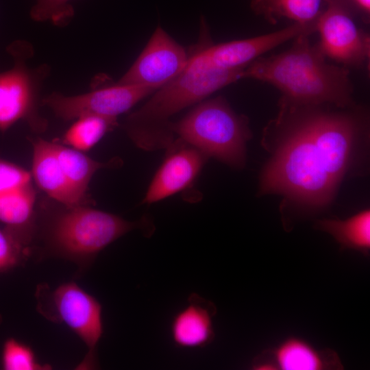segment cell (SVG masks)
Wrapping results in <instances>:
<instances>
[{"label": "cell", "mask_w": 370, "mask_h": 370, "mask_svg": "<svg viewBox=\"0 0 370 370\" xmlns=\"http://www.w3.org/2000/svg\"><path fill=\"white\" fill-rule=\"evenodd\" d=\"M369 116L356 105L303 104L281 97L279 111L264 130L271 157L260 177L259 194H278L319 209L339 186L367 143Z\"/></svg>", "instance_id": "cell-1"}, {"label": "cell", "mask_w": 370, "mask_h": 370, "mask_svg": "<svg viewBox=\"0 0 370 370\" xmlns=\"http://www.w3.org/2000/svg\"><path fill=\"white\" fill-rule=\"evenodd\" d=\"M309 36H297L282 53L258 58L243 69L241 78L270 84L281 91L282 97L298 103L338 108L355 105L348 68L328 62Z\"/></svg>", "instance_id": "cell-2"}, {"label": "cell", "mask_w": 370, "mask_h": 370, "mask_svg": "<svg viewBox=\"0 0 370 370\" xmlns=\"http://www.w3.org/2000/svg\"><path fill=\"white\" fill-rule=\"evenodd\" d=\"M243 69L214 68L201 50L197 51L190 56L185 67L175 77L156 90L141 108L127 116L123 124L126 134L141 149L153 151L166 149L175 140V134L169 128V119L241 79Z\"/></svg>", "instance_id": "cell-3"}, {"label": "cell", "mask_w": 370, "mask_h": 370, "mask_svg": "<svg viewBox=\"0 0 370 370\" xmlns=\"http://www.w3.org/2000/svg\"><path fill=\"white\" fill-rule=\"evenodd\" d=\"M64 207L45 222L44 256L70 261L81 271L88 269L103 249L127 233L136 229L147 234L153 231L147 217L130 221L90 206Z\"/></svg>", "instance_id": "cell-4"}, {"label": "cell", "mask_w": 370, "mask_h": 370, "mask_svg": "<svg viewBox=\"0 0 370 370\" xmlns=\"http://www.w3.org/2000/svg\"><path fill=\"white\" fill-rule=\"evenodd\" d=\"M169 128L208 158L234 169L244 167L247 143L252 136L249 119L235 112L224 97L201 102L180 120L171 121Z\"/></svg>", "instance_id": "cell-5"}, {"label": "cell", "mask_w": 370, "mask_h": 370, "mask_svg": "<svg viewBox=\"0 0 370 370\" xmlns=\"http://www.w3.org/2000/svg\"><path fill=\"white\" fill-rule=\"evenodd\" d=\"M35 297L36 310L42 317L66 325L86 346L88 352L76 369H95L97 345L103 334L102 306L98 299L73 281L54 288L39 284Z\"/></svg>", "instance_id": "cell-6"}, {"label": "cell", "mask_w": 370, "mask_h": 370, "mask_svg": "<svg viewBox=\"0 0 370 370\" xmlns=\"http://www.w3.org/2000/svg\"><path fill=\"white\" fill-rule=\"evenodd\" d=\"M6 49L13 59V66L0 73V131L5 132L17 121H23L32 131L43 132L48 122L40 115L38 103L50 66L47 64L28 66L27 61L34 53L28 41L15 40Z\"/></svg>", "instance_id": "cell-7"}, {"label": "cell", "mask_w": 370, "mask_h": 370, "mask_svg": "<svg viewBox=\"0 0 370 370\" xmlns=\"http://www.w3.org/2000/svg\"><path fill=\"white\" fill-rule=\"evenodd\" d=\"M156 90L153 87L141 85L115 83L98 86L93 83L91 90L78 95L66 96L53 92L41 100V104L66 121L86 114L117 118Z\"/></svg>", "instance_id": "cell-8"}, {"label": "cell", "mask_w": 370, "mask_h": 370, "mask_svg": "<svg viewBox=\"0 0 370 370\" xmlns=\"http://www.w3.org/2000/svg\"><path fill=\"white\" fill-rule=\"evenodd\" d=\"M326 8L316 21L321 51L345 67L360 66L369 59V36L358 27L345 0H324Z\"/></svg>", "instance_id": "cell-9"}, {"label": "cell", "mask_w": 370, "mask_h": 370, "mask_svg": "<svg viewBox=\"0 0 370 370\" xmlns=\"http://www.w3.org/2000/svg\"><path fill=\"white\" fill-rule=\"evenodd\" d=\"M189 58L182 45L158 27L136 60L116 83L158 90L183 70Z\"/></svg>", "instance_id": "cell-10"}, {"label": "cell", "mask_w": 370, "mask_h": 370, "mask_svg": "<svg viewBox=\"0 0 370 370\" xmlns=\"http://www.w3.org/2000/svg\"><path fill=\"white\" fill-rule=\"evenodd\" d=\"M167 153L155 173L142 204H151L190 187L208 158L180 138L166 148Z\"/></svg>", "instance_id": "cell-11"}, {"label": "cell", "mask_w": 370, "mask_h": 370, "mask_svg": "<svg viewBox=\"0 0 370 370\" xmlns=\"http://www.w3.org/2000/svg\"><path fill=\"white\" fill-rule=\"evenodd\" d=\"M316 32V22L295 23L267 34L218 45H207L201 50L208 63L223 70L243 69L266 52L297 36Z\"/></svg>", "instance_id": "cell-12"}, {"label": "cell", "mask_w": 370, "mask_h": 370, "mask_svg": "<svg viewBox=\"0 0 370 370\" xmlns=\"http://www.w3.org/2000/svg\"><path fill=\"white\" fill-rule=\"evenodd\" d=\"M251 367L255 370L343 369L336 352L318 349L297 337H289L277 346L264 350L253 360Z\"/></svg>", "instance_id": "cell-13"}, {"label": "cell", "mask_w": 370, "mask_h": 370, "mask_svg": "<svg viewBox=\"0 0 370 370\" xmlns=\"http://www.w3.org/2000/svg\"><path fill=\"white\" fill-rule=\"evenodd\" d=\"M33 147L32 177L49 197L63 206H90L92 199L80 195L66 178L55 153L52 141L30 138Z\"/></svg>", "instance_id": "cell-14"}, {"label": "cell", "mask_w": 370, "mask_h": 370, "mask_svg": "<svg viewBox=\"0 0 370 370\" xmlns=\"http://www.w3.org/2000/svg\"><path fill=\"white\" fill-rule=\"evenodd\" d=\"M215 305L196 293L188 298L187 304L173 317L170 332L174 344L181 348H202L215 336L213 319Z\"/></svg>", "instance_id": "cell-15"}, {"label": "cell", "mask_w": 370, "mask_h": 370, "mask_svg": "<svg viewBox=\"0 0 370 370\" xmlns=\"http://www.w3.org/2000/svg\"><path fill=\"white\" fill-rule=\"evenodd\" d=\"M55 153L66 178L75 190L82 197L91 199L88 191L94 174L102 169L115 168L122 164L120 158H114L101 162L87 156L84 152L52 141Z\"/></svg>", "instance_id": "cell-16"}, {"label": "cell", "mask_w": 370, "mask_h": 370, "mask_svg": "<svg viewBox=\"0 0 370 370\" xmlns=\"http://www.w3.org/2000/svg\"><path fill=\"white\" fill-rule=\"evenodd\" d=\"M318 230L330 234L341 249H353L365 256L370 252V210H363L346 219H323L316 223Z\"/></svg>", "instance_id": "cell-17"}, {"label": "cell", "mask_w": 370, "mask_h": 370, "mask_svg": "<svg viewBox=\"0 0 370 370\" xmlns=\"http://www.w3.org/2000/svg\"><path fill=\"white\" fill-rule=\"evenodd\" d=\"M322 0H251V8L257 14L272 23L282 17L300 24L315 22L320 14Z\"/></svg>", "instance_id": "cell-18"}, {"label": "cell", "mask_w": 370, "mask_h": 370, "mask_svg": "<svg viewBox=\"0 0 370 370\" xmlns=\"http://www.w3.org/2000/svg\"><path fill=\"white\" fill-rule=\"evenodd\" d=\"M118 125L117 118L98 114L83 115L75 119L64 132L60 143L85 152Z\"/></svg>", "instance_id": "cell-19"}, {"label": "cell", "mask_w": 370, "mask_h": 370, "mask_svg": "<svg viewBox=\"0 0 370 370\" xmlns=\"http://www.w3.org/2000/svg\"><path fill=\"white\" fill-rule=\"evenodd\" d=\"M36 193L32 183L0 197V221L5 226L34 234Z\"/></svg>", "instance_id": "cell-20"}, {"label": "cell", "mask_w": 370, "mask_h": 370, "mask_svg": "<svg viewBox=\"0 0 370 370\" xmlns=\"http://www.w3.org/2000/svg\"><path fill=\"white\" fill-rule=\"evenodd\" d=\"M34 234L5 226L0 228V273L25 262L31 254Z\"/></svg>", "instance_id": "cell-21"}, {"label": "cell", "mask_w": 370, "mask_h": 370, "mask_svg": "<svg viewBox=\"0 0 370 370\" xmlns=\"http://www.w3.org/2000/svg\"><path fill=\"white\" fill-rule=\"evenodd\" d=\"M1 367L5 370H48L51 367L40 363L27 345L14 338L5 341L1 352Z\"/></svg>", "instance_id": "cell-22"}, {"label": "cell", "mask_w": 370, "mask_h": 370, "mask_svg": "<svg viewBox=\"0 0 370 370\" xmlns=\"http://www.w3.org/2000/svg\"><path fill=\"white\" fill-rule=\"evenodd\" d=\"M71 0H36L29 11L31 18L36 22L49 21L63 27L73 19L75 11Z\"/></svg>", "instance_id": "cell-23"}, {"label": "cell", "mask_w": 370, "mask_h": 370, "mask_svg": "<svg viewBox=\"0 0 370 370\" xmlns=\"http://www.w3.org/2000/svg\"><path fill=\"white\" fill-rule=\"evenodd\" d=\"M31 180L28 171L0 159V197L31 184Z\"/></svg>", "instance_id": "cell-24"}, {"label": "cell", "mask_w": 370, "mask_h": 370, "mask_svg": "<svg viewBox=\"0 0 370 370\" xmlns=\"http://www.w3.org/2000/svg\"><path fill=\"white\" fill-rule=\"evenodd\" d=\"M366 15H369L370 0H349Z\"/></svg>", "instance_id": "cell-25"}]
</instances>
